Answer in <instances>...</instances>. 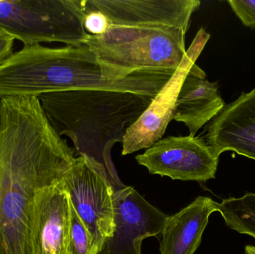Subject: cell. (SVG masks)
<instances>
[{"mask_svg":"<svg viewBox=\"0 0 255 254\" xmlns=\"http://www.w3.org/2000/svg\"><path fill=\"white\" fill-rule=\"evenodd\" d=\"M60 183L76 214L103 246L115 231V192L104 169L87 157H77Z\"/></svg>","mask_w":255,"mask_h":254,"instance_id":"obj_6","label":"cell"},{"mask_svg":"<svg viewBox=\"0 0 255 254\" xmlns=\"http://www.w3.org/2000/svg\"><path fill=\"white\" fill-rule=\"evenodd\" d=\"M101 248V245L95 241L71 204V231L67 254H98Z\"/></svg>","mask_w":255,"mask_h":254,"instance_id":"obj_16","label":"cell"},{"mask_svg":"<svg viewBox=\"0 0 255 254\" xmlns=\"http://www.w3.org/2000/svg\"><path fill=\"white\" fill-rule=\"evenodd\" d=\"M187 31L169 25H112L102 35L88 34L85 45L97 56L105 79L120 82L142 70L175 71L187 52Z\"/></svg>","mask_w":255,"mask_h":254,"instance_id":"obj_4","label":"cell"},{"mask_svg":"<svg viewBox=\"0 0 255 254\" xmlns=\"http://www.w3.org/2000/svg\"><path fill=\"white\" fill-rule=\"evenodd\" d=\"M15 39L0 30V65L13 54Z\"/></svg>","mask_w":255,"mask_h":254,"instance_id":"obj_19","label":"cell"},{"mask_svg":"<svg viewBox=\"0 0 255 254\" xmlns=\"http://www.w3.org/2000/svg\"><path fill=\"white\" fill-rule=\"evenodd\" d=\"M245 254H255V246H247L245 249Z\"/></svg>","mask_w":255,"mask_h":254,"instance_id":"obj_20","label":"cell"},{"mask_svg":"<svg viewBox=\"0 0 255 254\" xmlns=\"http://www.w3.org/2000/svg\"><path fill=\"white\" fill-rule=\"evenodd\" d=\"M156 95L109 88H82L45 93L38 99L57 134L68 137L79 156L101 166L116 192L126 186L112 161V148L116 143H123L128 128Z\"/></svg>","mask_w":255,"mask_h":254,"instance_id":"obj_2","label":"cell"},{"mask_svg":"<svg viewBox=\"0 0 255 254\" xmlns=\"http://www.w3.org/2000/svg\"><path fill=\"white\" fill-rule=\"evenodd\" d=\"M167 217L133 188L125 186L115 192V231L98 254H142V240L161 234Z\"/></svg>","mask_w":255,"mask_h":254,"instance_id":"obj_9","label":"cell"},{"mask_svg":"<svg viewBox=\"0 0 255 254\" xmlns=\"http://www.w3.org/2000/svg\"><path fill=\"white\" fill-rule=\"evenodd\" d=\"M75 158L38 98L0 99V254H31L36 192L59 183Z\"/></svg>","mask_w":255,"mask_h":254,"instance_id":"obj_1","label":"cell"},{"mask_svg":"<svg viewBox=\"0 0 255 254\" xmlns=\"http://www.w3.org/2000/svg\"><path fill=\"white\" fill-rule=\"evenodd\" d=\"M228 3L245 26L255 28V0H229Z\"/></svg>","mask_w":255,"mask_h":254,"instance_id":"obj_18","label":"cell"},{"mask_svg":"<svg viewBox=\"0 0 255 254\" xmlns=\"http://www.w3.org/2000/svg\"><path fill=\"white\" fill-rule=\"evenodd\" d=\"M82 7L85 13L83 23L85 31L91 35L105 34L112 25L109 18L99 10H85L82 4Z\"/></svg>","mask_w":255,"mask_h":254,"instance_id":"obj_17","label":"cell"},{"mask_svg":"<svg viewBox=\"0 0 255 254\" xmlns=\"http://www.w3.org/2000/svg\"><path fill=\"white\" fill-rule=\"evenodd\" d=\"M85 16L79 0H0V30L24 46L85 45Z\"/></svg>","mask_w":255,"mask_h":254,"instance_id":"obj_5","label":"cell"},{"mask_svg":"<svg viewBox=\"0 0 255 254\" xmlns=\"http://www.w3.org/2000/svg\"><path fill=\"white\" fill-rule=\"evenodd\" d=\"M173 72L142 70L124 80L105 79L95 54L87 45L49 48L24 46L0 65V99L36 97L82 88H109L156 95Z\"/></svg>","mask_w":255,"mask_h":254,"instance_id":"obj_3","label":"cell"},{"mask_svg":"<svg viewBox=\"0 0 255 254\" xmlns=\"http://www.w3.org/2000/svg\"><path fill=\"white\" fill-rule=\"evenodd\" d=\"M209 39L210 34L203 28L198 31L181 64L169 82L154 97L138 120L127 130L122 143V155L148 149L163 138L168 125L173 119L181 85Z\"/></svg>","mask_w":255,"mask_h":254,"instance_id":"obj_8","label":"cell"},{"mask_svg":"<svg viewBox=\"0 0 255 254\" xmlns=\"http://www.w3.org/2000/svg\"><path fill=\"white\" fill-rule=\"evenodd\" d=\"M217 212L231 229L255 239V193L223 200L218 203Z\"/></svg>","mask_w":255,"mask_h":254,"instance_id":"obj_15","label":"cell"},{"mask_svg":"<svg viewBox=\"0 0 255 254\" xmlns=\"http://www.w3.org/2000/svg\"><path fill=\"white\" fill-rule=\"evenodd\" d=\"M135 158L150 174L184 181L215 178L219 164L207 143L191 135L161 138Z\"/></svg>","mask_w":255,"mask_h":254,"instance_id":"obj_7","label":"cell"},{"mask_svg":"<svg viewBox=\"0 0 255 254\" xmlns=\"http://www.w3.org/2000/svg\"><path fill=\"white\" fill-rule=\"evenodd\" d=\"M71 203L61 183L36 192L31 219V254H67Z\"/></svg>","mask_w":255,"mask_h":254,"instance_id":"obj_11","label":"cell"},{"mask_svg":"<svg viewBox=\"0 0 255 254\" xmlns=\"http://www.w3.org/2000/svg\"><path fill=\"white\" fill-rule=\"evenodd\" d=\"M217 205L209 197L199 196L176 214L168 216L162 230L160 253L194 254Z\"/></svg>","mask_w":255,"mask_h":254,"instance_id":"obj_14","label":"cell"},{"mask_svg":"<svg viewBox=\"0 0 255 254\" xmlns=\"http://www.w3.org/2000/svg\"><path fill=\"white\" fill-rule=\"evenodd\" d=\"M85 10L104 13L113 25H158L189 29L199 0H85Z\"/></svg>","mask_w":255,"mask_h":254,"instance_id":"obj_10","label":"cell"},{"mask_svg":"<svg viewBox=\"0 0 255 254\" xmlns=\"http://www.w3.org/2000/svg\"><path fill=\"white\" fill-rule=\"evenodd\" d=\"M206 131L205 142L217 158L232 151L255 161V88L226 104Z\"/></svg>","mask_w":255,"mask_h":254,"instance_id":"obj_12","label":"cell"},{"mask_svg":"<svg viewBox=\"0 0 255 254\" xmlns=\"http://www.w3.org/2000/svg\"><path fill=\"white\" fill-rule=\"evenodd\" d=\"M205 77V72L193 65L181 85L175 104L173 119L184 123L191 136L196 135L226 106L217 82H209Z\"/></svg>","mask_w":255,"mask_h":254,"instance_id":"obj_13","label":"cell"}]
</instances>
